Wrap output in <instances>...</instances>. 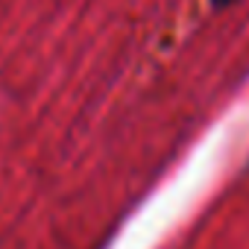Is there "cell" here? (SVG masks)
Instances as JSON below:
<instances>
[{"label":"cell","mask_w":249,"mask_h":249,"mask_svg":"<svg viewBox=\"0 0 249 249\" xmlns=\"http://www.w3.org/2000/svg\"><path fill=\"white\" fill-rule=\"evenodd\" d=\"M211 3H214V6H229L231 0H211Z\"/></svg>","instance_id":"obj_1"}]
</instances>
